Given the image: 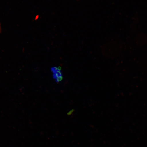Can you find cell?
I'll list each match as a JSON object with an SVG mask.
<instances>
[{"label":"cell","instance_id":"1","mask_svg":"<svg viewBox=\"0 0 147 147\" xmlns=\"http://www.w3.org/2000/svg\"><path fill=\"white\" fill-rule=\"evenodd\" d=\"M51 71L53 74V79L57 82H59L63 80V75L61 71V68L60 67H53L51 68Z\"/></svg>","mask_w":147,"mask_h":147}]
</instances>
